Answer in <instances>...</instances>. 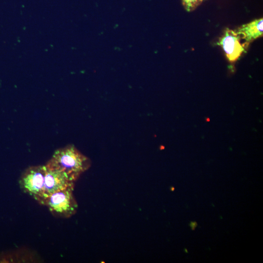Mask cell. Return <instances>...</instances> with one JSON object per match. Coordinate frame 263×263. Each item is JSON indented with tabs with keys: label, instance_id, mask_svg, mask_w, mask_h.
I'll return each mask as SVG.
<instances>
[{
	"label": "cell",
	"instance_id": "obj_1",
	"mask_svg": "<svg viewBox=\"0 0 263 263\" xmlns=\"http://www.w3.org/2000/svg\"><path fill=\"white\" fill-rule=\"evenodd\" d=\"M45 165L62 172L75 182L90 168L91 161L75 146L69 145L56 150Z\"/></svg>",
	"mask_w": 263,
	"mask_h": 263
},
{
	"label": "cell",
	"instance_id": "obj_2",
	"mask_svg": "<svg viewBox=\"0 0 263 263\" xmlns=\"http://www.w3.org/2000/svg\"><path fill=\"white\" fill-rule=\"evenodd\" d=\"M74 189V187H70L54 192L44 200L42 205L56 217L69 218L76 213L78 208Z\"/></svg>",
	"mask_w": 263,
	"mask_h": 263
},
{
	"label": "cell",
	"instance_id": "obj_3",
	"mask_svg": "<svg viewBox=\"0 0 263 263\" xmlns=\"http://www.w3.org/2000/svg\"><path fill=\"white\" fill-rule=\"evenodd\" d=\"M45 165L31 166L21 174L19 181L21 189L41 205L43 200Z\"/></svg>",
	"mask_w": 263,
	"mask_h": 263
},
{
	"label": "cell",
	"instance_id": "obj_4",
	"mask_svg": "<svg viewBox=\"0 0 263 263\" xmlns=\"http://www.w3.org/2000/svg\"><path fill=\"white\" fill-rule=\"evenodd\" d=\"M75 182L62 172L46 166L42 203L46 197L53 193L68 187H75Z\"/></svg>",
	"mask_w": 263,
	"mask_h": 263
},
{
	"label": "cell",
	"instance_id": "obj_5",
	"mask_svg": "<svg viewBox=\"0 0 263 263\" xmlns=\"http://www.w3.org/2000/svg\"><path fill=\"white\" fill-rule=\"evenodd\" d=\"M241 37L235 31L226 28L220 38L219 45L223 48L227 59L236 61L245 51V47L240 42Z\"/></svg>",
	"mask_w": 263,
	"mask_h": 263
},
{
	"label": "cell",
	"instance_id": "obj_6",
	"mask_svg": "<svg viewBox=\"0 0 263 263\" xmlns=\"http://www.w3.org/2000/svg\"><path fill=\"white\" fill-rule=\"evenodd\" d=\"M263 19L260 18L241 25L235 31L244 40L243 45L246 48L251 42L263 36Z\"/></svg>",
	"mask_w": 263,
	"mask_h": 263
},
{
	"label": "cell",
	"instance_id": "obj_7",
	"mask_svg": "<svg viewBox=\"0 0 263 263\" xmlns=\"http://www.w3.org/2000/svg\"><path fill=\"white\" fill-rule=\"evenodd\" d=\"M184 9L188 12L194 11L204 0H181Z\"/></svg>",
	"mask_w": 263,
	"mask_h": 263
},
{
	"label": "cell",
	"instance_id": "obj_8",
	"mask_svg": "<svg viewBox=\"0 0 263 263\" xmlns=\"http://www.w3.org/2000/svg\"><path fill=\"white\" fill-rule=\"evenodd\" d=\"M189 225L192 230H194L197 225V224L196 222H191L190 223Z\"/></svg>",
	"mask_w": 263,
	"mask_h": 263
},
{
	"label": "cell",
	"instance_id": "obj_9",
	"mask_svg": "<svg viewBox=\"0 0 263 263\" xmlns=\"http://www.w3.org/2000/svg\"><path fill=\"white\" fill-rule=\"evenodd\" d=\"M206 121L207 122H209V121H210V119H209V118L207 117V118L206 119Z\"/></svg>",
	"mask_w": 263,
	"mask_h": 263
},
{
	"label": "cell",
	"instance_id": "obj_10",
	"mask_svg": "<svg viewBox=\"0 0 263 263\" xmlns=\"http://www.w3.org/2000/svg\"><path fill=\"white\" fill-rule=\"evenodd\" d=\"M205 0H204V1H205Z\"/></svg>",
	"mask_w": 263,
	"mask_h": 263
}]
</instances>
